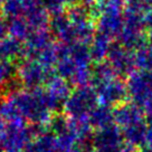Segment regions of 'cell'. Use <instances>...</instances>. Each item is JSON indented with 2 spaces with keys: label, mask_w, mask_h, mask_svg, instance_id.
Wrapping results in <instances>:
<instances>
[{
  "label": "cell",
  "mask_w": 152,
  "mask_h": 152,
  "mask_svg": "<svg viewBox=\"0 0 152 152\" xmlns=\"http://www.w3.org/2000/svg\"><path fill=\"white\" fill-rule=\"evenodd\" d=\"M37 2L47 14H50L52 16L62 14L64 5L61 0H37Z\"/></svg>",
  "instance_id": "obj_16"
},
{
  "label": "cell",
  "mask_w": 152,
  "mask_h": 152,
  "mask_svg": "<svg viewBox=\"0 0 152 152\" xmlns=\"http://www.w3.org/2000/svg\"><path fill=\"white\" fill-rule=\"evenodd\" d=\"M61 1H62L63 5H67V4H72L74 0H61Z\"/></svg>",
  "instance_id": "obj_24"
},
{
  "label": "cell",
  "mask_w": 152,
  "mask_h": 152,
  "mask_svg": "<svg viewBox=\"0 0 152 152\" xmlns=\"http://www.w3.org/2000/svg\"><path fill=\"white\" fill-rule=\"evenodd\" d=\"M37 4V0H4L1 10L7 20L25 17L28 11Z\"/></svg>",
  "instance_id": "obj_11"
},
{
  "label": "cell",
  "mask_w": 152,
  "mask_h": 152,
  "mask_svg": "<svg viewBox=\"0 0 152 152\" xmlns=\"http://www.w3.org/2000/svg\"><path fill=\"white\" fill-rule=\"evenodd\" d=\"M2 2H4V0H0V9H1V6H2Z\"/></svg>",
  "instance_id": "obj_26"
},
{
  "label": "cell",
  "mask_w": 152,
  "mask_h": 152,
  "mask_svg": "<svg viewBox=\"0 0 152 152\" xmlns=\"http://www.w3.org/2000/svg\"><path fill=\"white\" fill-rule=\"evenodd\" d=\"M12 100L20 115L30 125L48 128L54 113L49 107L47 95L44 88L36 90H17L6 95Z\"/></svg>",
  "instance_id": "obj_1"
},
{
  "label": "cell",
  "mask_w": 152,
  "mask_h": 152,
  "mask_svg": "<svg viewBox=\"0 0 152 152\" xmlns=\"http://www.w3.org/2000/svg\"><path fill=\"white\" fill-rule=\"evenodd\" d=\"M23 152H40V151H39V149H38L36 142H35V141H31V142H29L28 144L26 145V148L23 150Z\"/></svg>",
  "instance_id": "obj_21"
},
{
  "label": "cell",
  "mask_w": 152,
  "mask_h": 152,
  "mask_svg": "<svg viewBox=\"0 0 152 152\" xmlns=\"http://www.w3.org/2000/svg\"><path fill=\"white\" fill-rule=\"evenodd\" d=\"M46 85L47 87L45 92L47 95L48 104L53 113L56 114L64 106L68 96L71 95V86L66 80L59 76H53Z\"/></svg>",
  "instance_id": "obj_6"
},
{
  "label": "cell",
  "mask_w": 152,
  "mask_h": 152,
  "mask_svg": "<svg viewBox=\"0 0 152 152\" xmlns=\"http://www.w3.org/2000/svg\"><path fill=\"white\" fill-rule=\"evenodd\" d=\"M24 44L15 38L8 37L0 40V59L12 63L14 61L24 56Z\"/></svg>",
  "instance_id": "obj_12"
},
{
  "label": "cell",
  "mask_w": 152,
  "mask_h": 152,
  "mask_svg": "<svg viewBox=\"0 0 152 152\" xmlns=\"http://www.w3.org/2000/svg\"><path fill=\"white\" fill-rule=\"evenodd\" d=\"M8 24H9V36L21 43L23 42L25 43L27 38L30 36V34L34 31L24 17L10 19L8 20Z\"/></svg>",
  "instance_id": "obj_14"
},
{
  "label": "cell",
  "mask_w": 152,
  "mask_h": 152,
  "mask_svg": "<svg viewBox=\"0 0 152 152\" xmlns=\"http://www.w3.org/2000/svg\"><path fill=\"white\" fill-rule=\"evenodd\" d=\"M126 95V91L120 83H104L99 88L97 99H100V102L104 106H113L122 103Z\"/></svg>",
  "instance_id": "obj_9"
},
{
  "label": "cell",
  "mask_w": 152,
  "mask_h": 152,
  "mask_svg": "<svg viewBox=\"0 0 152 152\" xmlns=\"http://www.w3.org/2000/svg\"><path fill=\"white\" fill-rule=\"evenodd\" d=\"M52 46H54L53 38L47 28L34 30L24 44V56H26V58L36 59L40 54Z\"/></svg>",
  "instance_id": "obj_8"
},
{
  "label": "cell",
  "mask_w": 152,
  "mask_h": 152,
  "mask_svg": "<svg viewBox=\"0 0 152 152\" xmlns=\"http://www.w3.org/2000/svg\"><path fill=\"white\" fill-rule=\"evenodd\" d=\"M9 36V24L8 20L4 17L0 16V40Z\"/></svg>",
  "instance_id": "obj_18"
},
{
  "label": "cell",
  "mask_w": 152,
  "mask_h": 152,
  "mask_svg": "<svg viewBox=\"0 0 152 152\" xmlns=\"http://www.w3.org/2000/svg\"><path fill=\"white\" fill-rule=\"evenodd\" d=\"M120 152H138L137 150H135V148H132V147H130V145H124L121 150H120Z\"/></svg>",
  "instance_id": "obj_23"
},
{
  "label": "cell",
  "mask_w": 152,
  "mask_h": 152,
  "mask_svg": "<svg viewBox=\"0 0 152 152\" xmlns=\"http://www.w3.org/2000/svg\"><path fill=\"white\" fill-rule=\"evenodd\" d=\"M145 144L149 148H152V119L149 120L147 129V134H145Z\"/></svg>",
  "instance_id": "obj_19"
},
{
  "label": "cell",
  "mask_w": 152,
  "mask_h": 152,
  "mask_svg": "<svg viewBox=\"0 0 152 152\" xmlns=\"http://www.w3.org/2000/svg\"><path fill=\"white\" fill-rule=\"evenodd\" d=\"M52 77V69L34 58H25L16 68V80L24 90L43 88Z\"/></svg>",
  "instance_id": "obj_2"
},
{
  "label": "cell",
  "mask_w": 152,
  "mask_h": 152,
  "mask_svg": "<svg viewBox=\"0 0 152 152\" xmlns=\"http://www.w3.org/2000/svg\"><path fill=\"white\" fill-rule=\"evenodd\" d=\"M144 109H145V113L148 115V119H152V95L147 100V102L144 103Z\"/></svg>",
  "instance_id": "obj_20"
},
{
  "label": "cell",
  "mask_w": 152,
  "mask_h": 152,
  "mask_svg": "<svg viewBox=\"0 0 152 152\" xmlns=\"http://www.w3.org/2000/svg\"><path fill=\"white\" fill-rule=\"evenodd\" d=\"M97 96L88 87H80L73 91L63 106L64 114L69 120H87L88 115L97 106Z\"/></svg>",
  "instance_id": "obj_3"
},
{
  "label": "cell",
  "mask_w": 152,
  "mask_h": 152,
  "mask_svg": "<svg viewBox=\"0 0 152 152\" xmlns=\"http://www.w3.org/2000/svg\"><path fill=\"white\" fill-rule=\"evenodd\" d=\"M88 122L91 126L95 129V131L112 125L114 124L113 111H111L110 107L104 106V105L96 106L88 115Z\"/></svg>",
  "instance_id": "obj_13"
},
{
  "label": "cell",
  "mask_w": 152,
  "mask_h": 152,
  "mask_svg": "<svg viewBox=\"0 0 152 152\" xmlns=\"http://www.w3.org/2000/svg\"><path fill=\"white\" fill-rule=\"evenodd\" d=\"M91 143L94 152H120L124 147L121 131L115 124L96 130L92 135Z\"/></svg>",
  "instance_id": "obj_5"
},
{
  "label": "cell",
  "mask_w": 152,
  "mask_h": 152,
  "mask_svg": "<svg viewBox=\"0 0 152 152\" xmlns=\"http://www.w3.org/2000/svg\"><path fill=\"white\" fill-rule=\"evenodd\" d=\"M65 152H94L93 148L91 144H88V142L84 143H77L76 145H74L73 148H71L69 150H67Z\"/></svg>",
  "instance_id": "obj_17"
},
{
  "label": "cell",
  "mask_w": 152,
  "mask_h": 152,
  "mask_svg": "<svg viewBox=\"0 0 152 152\" xmlns=\"http://www.w3.org/2000/svg\"><path fill=\"white\" fill-rule=\"evenodd\" d=\"M129 93L137 104H144L152 95V77L137 76L129 84Z\"/></svg>",
  "instance_id": "obj_10"
},
{
  "label": "cell",
  "mask_w": 152,
  "mask_h": 152,
  "mask_svg": "<svg viewBox=\"0 0 152 152\" xmlns=\"http://www.w3.org/2000/svg\"><path fill=\"white\" fill-rule=\"evenodd\" d=\"M7 125H8V123H7L2 118H0V142H1L2 138L5 137L6 130H7Z\"/></svg>",
  "instance_id": "obj_22"
},
{
  "label": "cell",
  "mask_w": 152,
  "mask_h": 152,
  "mask_svg": "<svg viewBox=\"0 0 152 152\" xmlns=\"http://www.w3.org/2000/svg\"><path fill=\"white\" fill-rule=\"evenodd\" d=\"M113 121L120 131L145 122L143 111L137 104L119 105L113 111Z\"/></svg>",
  "instance_id": "obj_7"
},
{
  "label": "cell",
  "mask_w": 152,
  "mask_h": 152,
  "mask_svg": "<svg viewBox=\"0 0 152 152\" xmlns=\"http://www.w3.org/2000/svg\"><path fill=\"white\" fill-rule=\"evenodd\" d=\"M35 142L40 152H61L58 149L56 135L50 132L48 129L40 135H38Z\"/></svg>",
  "instance_id": "obj_15"
},
{
  "label": "cell",
  "mask_w": 152,
  "mask_h": 152,
  "mask_svg": "<svg viewBox=\"0 0 152 152\" xmlns=\"http://www.w3.org/2000/svg\"><path fill=\"white\" fill-rule=\"evenodd\" d=\"M142 152H152V148L147 147V148H145V149H143Z\"/></svg>",
  "instance_id": "obj_25"
},
{
  "label": "cell",
  "mask_w": 152,
  "mask_h": 152,
  "mask_svg": "<svg viewBox=\"0 0 152 152\" xmlns=\"http://www.w3.org/2000/svg\"><path fill=\"white\" fill-rule=\"evenodd\" d=\"M33 134L30 128L26 125L25 121L8 123L5 137L0 145L5 152H23L26 145L33 141Z\"/></svg>",
  "instance_id": "obj_4"
},
{
  "label": "cell",
  "mask_w": 152,
  "mask_h": 152,
  "mask_svg": "<svg viewBox=\"0 0 152 152\" xmlns=\"http://www.w3.org/2000/svg\"><path fill=\"white\" fill-rule=\"evenodd\" d=\"M0 152H5V151H4V149H2V147H1V145H0Z\"/></svg>",
  "instance_id": "obj_27"
}]
</instances>
